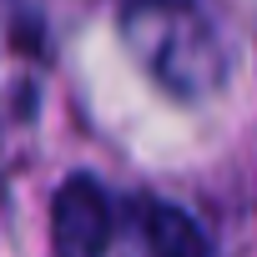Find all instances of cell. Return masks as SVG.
I'll return each instance as SVG.
<instances>
[{
    "label": "cell",
    "instance_id": "1",
    "mask_svg": "<svg viewBox=\"0 0 257 257\" xmlns=\"http://www.w3.org/2000/svg\"><path fill=\"white\" fill-rule=\"evenodd\" d=\"M121 36L147 76L182 101H202L227 81V41L202 0H126Z\"/></svg>",
    "mask_w": 257,
    "mask_h": 257
},
{
    "label": "cell",
    "instance_id": "2",
    "mask_svg": "<svg viewBox=\"0 0 257 257\" xmlns=\"http://www.w3.org/2000/svg\"><path fill=\"white\" fill-rule=\"evenodd\" d=\"M116 232V207L101 177L71 172L51 197V252L56 257H106Z\"/></svg>",
    "mask_w": 257,
    "mask_h": 257
},
{
    "label": "cell",
    "instance_id": "3",
    "mask_svg": "<svg viewBox=\"0 0 257 257\" xmlns=\"http://www.w3.org/2000/svg\"><path fill=\"white\" fill-rule=\"evenodd\" d=\"M132 212H137L147 257H212V242H207V232L197 227L192 212H182L172 202H157V197H142Z\"/></svg>",
    "mask_w": 257,
    "mask_h": 257
}]
</instances>
